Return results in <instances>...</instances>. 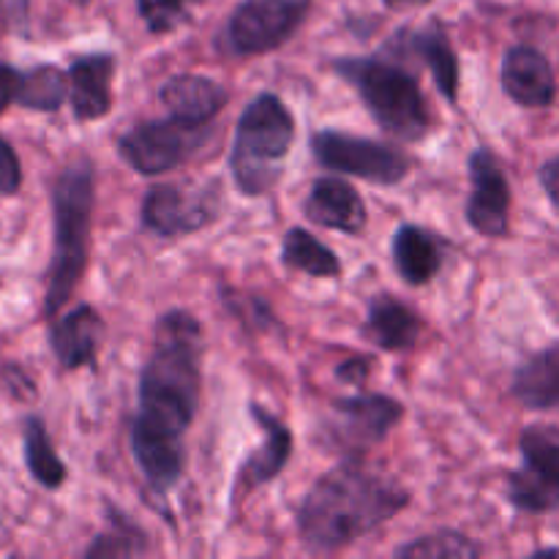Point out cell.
I'll use <instances>...</instances> for the list:
<instances>
[{"label":"cell","instance_id":"ffe728a7","mask_svg":"<svg viewBox=\"0 0 559 559\" xmlns=\"http://www.w3.org/2000/svg\"><path fill=\"white\" fill-rule=\"evenodd\" d=\"M131 453H134V462L140 464L142 475L156 495H167L183 475V440L131 429Z\"/></svg>","mask_w":559,"mask_h":559},{"label":"cell","instance_id":"f1b7e54d","mask_svg":"<svg viewBox=\"0 0 559 559\" xmlns=\"http://www.w3.org/2000/svg\"><path fill=\"white\" fill-rule=\"evenodd\" d=\"M145 27L156 36L175 31L186 16V0H136Z\"/></svg>","mask_w":559,"mask_h":559},{"label":"cell","instance_id":"4316f807","mask_svg":"<svg viewBox=\"0 0 559 559\" xmlns=\"http://www.w3.org/2000/svg\"><path fill=\"white\" fill-rule=\"evenodd\" d=\"M480 549L456 530H440V533L424 535L413 544L396 549V557H415V559H467L478 557Z\"/></svg>","mask_w":559,"mask_h":559},{"label":"cell","instance_id":"83f0119b","mask_svg":"<svg viewBox=\"0 0 559 559\" xmlns=\"http://www.w3.org/2000/svg\"><path fill=\"white\" fill-rule=\"evenodd\" d=\"M115 530L109 533L98 535L91 546L85 549L87 559H96V557H131V555H142L145 551V540H142L140 533L131 530V524L126 527L118 516H112Z\"/></svg>","mask_w":559,"mask_h":559},{"label":"cell","instance_id":"8992f818","mask_svg":"<svg viewBox=\"0 0 559 559\" xmlns=\"http://www.w3.org/2000/svg\"><path fill=\"white\" fill-rule=\"evenodd\" d=\"M207 140V123L191 126L169 115V120H151L126 131L118 140V153L140 175H162L189 162Z\"/></svg>","mask_w":559,"mask_h":559},{"label":"cell","instance_id":"d4e9b609","mask_svg":"<svg viewBox=\"0 0 559 559\" xmlns=\"http://www.w3.org/2000/svg\"><path fill=\"white\" fill-rule=\"evenodd\" d=\"M66 102H69V71L55 63L22 69L16 107L31 112H58Z\"/></svg>","mask_w":559,"mask_h":559},{"label":"cell","instance_id":"30bf717a","mask_svg":"<svg viewBox=\"0 0 559 559\" xmlns=\"http://www.w3.org/2000/svg\"><path fill=\"white\" fill-rule=\"evenodd\" d=\"M469 180H473V194L467 202L469 227L489 238H500L508 233L511 186L489 147H478L469 156Z\"/></svg>","mask_w":559,"mask_h":559},{"label":"cell","instance_id":"d6986e66","mask_svg":"<svg viewBox=\"0 0 559 559\" xmlns=\"http://www.w3.org/2000/svg\"><path fill=\"white\" fill-rule=\"evenodd\" d=\"M364 333L371 344L388 353L409 349L420 336V320L407 304L396 300L393 295H377L369 300L366 309Z\"/></svg>","mask_w":559,"mask_h":559},{"label":"cell","instance_id":"ac0fdd59","mask_svg":"<svg viewBox=\"0 0 559 559\" xmlns=\"http://www.w3.org/2000/svg\"><path fill=\"white\" fill-rule=\"evenodd\" d=\"M251 418H254L257 424L262 426V431H265V442H262L260 451L251 459H246V464L240 467V489L243 491L276 478V475L287 467L289 453H293V435H289L287 424H284L282 418L267 413L260 404H251Z\"/></svg>","mask_w":559,"mask_h":559},{"label":"cell","instance_id":"5bb4252c","mask_svg":"<svg viewBox=\"0 0 559 559\" xmlns=\"http://www.w3.org/2000/svg\"><path fill=\"white\" fill-rule=\"evenodd\" d=\"M502 91L522 107H549L557 96V80L540 49L519 44L508 49L500 69Z\"/></svg>","mask_w":559,"mask_h":559},{"label":"cell","instance_id":"8fae6325","mask_svg":"<svg viewBox=\"0 0 559 559\" xmlns=\"http://www.w3.org/2000/svg\"><path fill=\"white\" fill-rule=\"evenodd\" d=\"M333 431L344 448H371L391 435L393 426L404 418L402 402L382 393H360V396L338 399L333 404Z\"/></svg>","mask_w":559,"mask_h":559},{"label":"cell","instance_id":"4dcf8cb0","mask_svg":"<svg viewBox=\"0 0 559 559\" xmlns=\"http://www.w3.org/2000/svg\"><path fill=\"white\" fill-rule=\"evenodd\" d=\"M22 183H25V173H22L20 153L0 134V197H16Z\"/></svg>","mask_w":559,"mask_h":559},{"label":"cell","instance_id":"484cf974","mask_svg":"<svg viewBox=\"0 0 559 559\" xmlns=\"http://www.w3.org/2000/svg\"><path fill=\"white\" fill-rule=\"evenodd\" d=\"M282 262L289 271L309 273L314 278H336L342 273L338 257L304 227H293L284 235Z\"/></svg>","mask_w":559,"mask_h":559},{"label":"cell","instance_id":"4fadbf2b","mask_svg":"<svg viewBox=\"0 0 559 559\" xmlns=\"http://www.w3.org/2000/svg\"><path fill=\"white\" fill-rule=\"evenodd\" d=\"M104 331L107 328H104L102 314L87 304L74 306L63 317H52L49 320L47 342L60 369L76 371L85 369V366H96Z\"/></svg>","mask_w":559,"mask_h":559},{"label":"cell","instance_id":"e575fe53","mask_svg":"<svg viewBox=\"0 0 559 559\" xmlns=\"http://www.w3.org/2000/svg\"><path fill=\"white\" fill-rule=\"evenodd\" d=\"M540 183H544L549 200L559 207V158H551L549 164L540 167Z\"/></svg>","mask_w":559,"mask_h":559},{"label":"cell","instance_id":"d590c367","mask_svg":"<svg viewBox=\"0 0 559 559\" xmlns=\"http://www.w3.org/2000/svg\"><path fill=\"white\" fill-rule=\"evenodd\" d=\"M382 3L388 5V9H409V5H429L431 0H382Z\"/></svg>","mask_w":559,"mask_h":559},{"label":"cell","instance_id":"d6a6232c","mask_svg":"<svg viewBox=\"0 0 559 559\" xmlns=\"http://www.w3.org/2000/svg\"><path fill=\"white\" fill-rule=\"evenodd\" d=\"M20 76H22V69L11 66L9 60H0V115H5L16 104Z\"/></svg>","mask_w":559,"mask_h":559},{"label":"cell","instance_id":"8d00e7d4","mask_svg":"<svg viewBox=\"0 0 559 559\" xmlns=\"http://www.w3.org/2000/svg\"><path fill=\"white\" fill-rule=\"evenodd\" d=\"M71 3H76V5H85L87 0H71Z\"/></svg>","mask_w":559,"mask_h":559},{"label":"cell","instance_id":"cb8c5ba5","mask_svg":"<svg viewBox=\"0 0 559 559\" xmlns=\"http://www.w3.org/2000/svg\"><path fill=\"white\" fill-rule=\"evenodd\" d=\"M393 265H396L399 276L413 284V287L429 284L440 271L437 240L426 229L415 227V224H404V227H399L396 238H393Z\"/></svg>","mask_w":559,"mask_h":559},{"label":"cell","instance_id":"277c9868","mask_svg":"<svg viewBox=\"0 0 559 559\" xmlns=\"http://www.w3.org/2000/svg\"><path fill=\"white\" fill-rule=\"evenodd\" d=\"M333 71L347 80L364 98L371 118L404 142L429 134L431 112L418 80L402 63L388 58H338Z\"/></svg>","mask_w":559,"mask_h":559},{"label":"cell","instance_id":"5b68a950","mask_svg":"<svg viewBox=\"0 0 559 559\" xmlns=\"http://www.w3.org/2000/svg\"><path fill=\"white\" fill-rule=\"evenodd\" d=\"M295 142V118L276 93H260L243 109L235 129L229 167L246 197L271 191L282 178V162Z\"/></svg>","mask_w":559,"mask_h":559},{"label":"cell","instance_id":"603a6c76","mask_svg":"<svg viewBox=\"0 0 559 559\" xmlns=\"http://www.w3.org/2000/svg\"><path fill=\"white\" fill-rule=\"evenodd\" d=\"M513 396L530 409H559V344L540 349L519 366Z\"/></svg>","mask_w":559,"mask_h":559},{"label":"cell","instance_id":"3957f363","mask_svg":"<svg viewBox=\"0 0 559 559\" xmlns=\"http://www.w3.org/2000/svg\"><path fill=\"white\" fill-rule=\"evenodd\" d=\"M52 260L47 267L44 317L52 320L71 300L87 271L91 222L96 205V173L87 158L71 162L55 178L52 191Z\"/></svg>","mask_w":559,"mask_h":559},{"label":"cell","instance_id":"6da1fadb","mask_svg":"<svg viewBox=\"0 0 559 559\" xmlns=\"http://www.w3.org/2000/svg\"><path fill=\"white\" fill-rule=\"evenodd\" d=\"M409 495L360 459H347L322 475L298 511L300 540L311 551H336L391 522Z\"/></svg>","mask_w":559,"mask_h":559},{"label":"cell","instance_id":"9a60e30c","mask_svg":"<svg viewBox=\"0 0 559 559\" xmlns=\"http://www.w3.org/2000/svg\"><path fill=\"white\" fill-rule=\"evenodd\" d=\"M115 58L107 52L76 55L69 63V104L80 123L104 118L112 109Z\"/></svg>","mask_w":559,"mask_h":559},{"label":"cell","instance_id":"f546056e","mask_svg":"<svg viewBox=\"0 0 559 559\" xmlns=\"http://www.w3.org/2000/svg\"><path fill=\"white\" fill-rule=\"evenodd\" d=\"M0 391L16 404H33L38 399L36 380L20 360H3L0 364Z\"/></svg>","mask_w":559,"mask_h":559},{"label":"cell","instance_id":"44dd1931","mask_svg":"<svg viewBox=\"0 0 559 559\" xmlns=\"http://www.w3.org/2000/svg\"><path fill=\"white\" fill-rule=\"evenodd\" d=\"M22 459H25L31 478L41 489L58 491L69 480V467H66V462L55 451L52 437H49L41 415L31 413L22 418Z\"/></svg>","mask_w":559,"mask_h":559},{"label":"cell","instance_id":"9c48e42d","mask_svg":"<svg viewBox=\"0 0 559 559\" xmlns=\"http://www.w3.org/2000/svg\"><path fill=\"white\" fill-rule=\"evenodd\" d=\"M311 0H243L227 22V47L240 58L282 47L309 14Z\"/></svg>","mask_w":559,"mask_h":559},{"label":"cell","instance_id":"ba28073f","mask_svg":"<svg viewBox=\"0 0 559 559\" xmlns=\"http://www.w3.org/2000/svg\"><path fill=\"white\" fill-rule=\"evenodd\" d=\"M311 153L317 162L336 173L355 175L380 186H396L409 175V156L385 142L364 140L344 131H317L311 136Z\"/></svg>","mask_w":559,"mask_h":559},{"label":"cell","instance_id":"836d02e7","mask_svg":"<svg viewBox=\"0 0 559 559\" xmlns=\"http://www.w3.org/2000/svg\"><path fill=\"white\" fill-rule=\"evenodd\" d=\"M369 364H371L369 358L344 360V364L336 369V377L338 380H347L349 385H364L366 377H369V369H371Z\"/></svg>","mask_w":559,"mask_h":559},{"label":"cell","instance_id":"2e32d148","mask_svg":"<svg viewBox=\"0 0 559 559\" xmlns=\"http://www.w3.org/2000/svg\"><path fill=\"white\" fill-rule=\"evenodd\" d=\"M304 213L317 227L358 235L366 227V205L358 191L338 178H320L311 186Z\"/></svg>","mask_w":559,"mask_h":559},{"label":"cell","instance_id":"7c38bea8","mask_svg":"<svg viewBox=\"0 0 559 559\" xmlns=\"http://www.w3.org/2000/svg\"><path fill=\"white\" fill-rule=\"evenodd\" d=\"M213 218V202L205 194H189L180 186H153L142 200V224L156 235L197 233Z\"/></svg>","mask_w":559,"mask_h":559},{"label":"cell","instance_id":"7a4b0ae2","mask_svg":"<svg viewBox=\"0 0 559 559\" xmlns=\"http://www.w3.org/2000/svg\"><path fill=\"white\" fill-rule=\"evenodd\" d=\"M202 331L189 311L156 322L153 349L140 377V413L131 429L183 440L200 399Z\"/></svg>","mask_w":559,"mask_h":559},{"label":"cell","instance_id":"52a82bcc","mask_svg":"<svg viewBox=\"0 0 559 559\" xmlns=\"http://www.w3.org/2000/svg\"><path fill=\"white\" fill-rule=\"evenodd\" d=\"M522 467L508 478V500L527 513L559 508V429L530 426L519 437Z\"/></svg>","mask_w":559,"mask_h":559},{"label":"cell","instance_id":"e0dca14e","mask_svg":"<svg viewBox=\"0 0 559 559\" xmlns=\"http://www.w3.org/2000/svg\"><path fill=\"white\" fill-rule=\"evenodd\" d=\"M162 102L167 104L173 118L191 126H205L222 112L224 104L229 102V93L211 76L178 74L164 82Z\"/></svg>","mask_w":559,"mask_h":559},{"label":"cell","instance_id":"7402d4cb","mask_svg":"<svg viewBox=\"0 0 559 559\" xmlns=\"http://www.w3.org/2000/svg\"><path fill=\"white\" fill-rule=\"evenodd\" d=\"M404 44L409 47V52H418L424 58V63L429 66L431 76L437 82V91L448 98L451 104H456L459 98V58L453 52L451 41H448L445 31L440 25H426L424 31H404L402 36Z\"/></svg>","mask_w":559,"mask_h":559},{"label":"cell","instance_id":"1f68e13d","mask_svg":"<svg viewBox=\"0 0 559 559\" xmlns=\"http://www.w3.org/2000/svg\"><path fill=\"white\" fill-rule=\"evenodd\" d=\"M0 25L16 38H31V0H0Z\"/></svg>","mask_w":559,"mask_h":559}]
</instances>
